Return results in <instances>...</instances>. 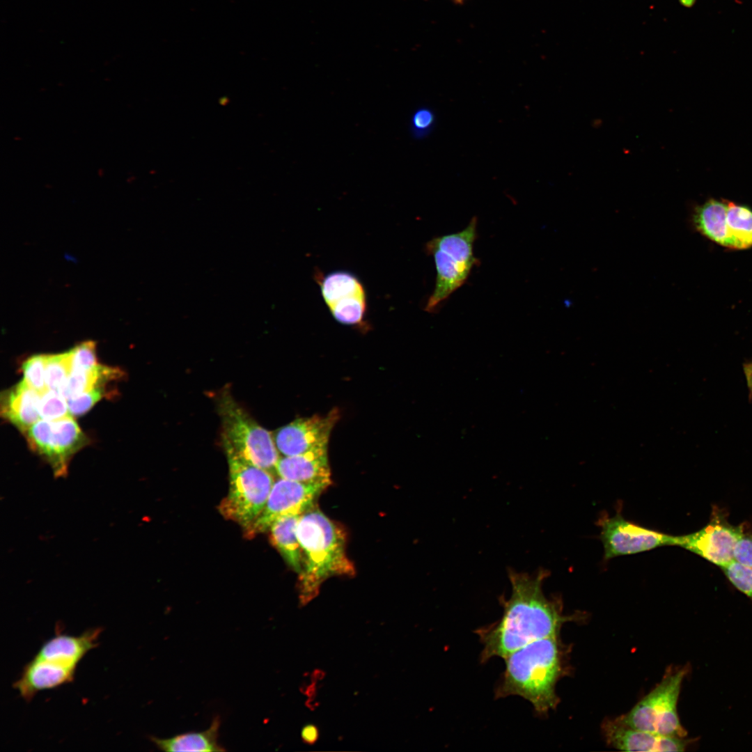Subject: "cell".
Returning a JSON list of instances; mask_svg holds the SVG:
<instances>
[{"mask_svg":"<svg viewBox=\"0 0 752 752\" xmlns=\"http://www.w3.org/2000/svg\"><path fill=\"white\" fill-rule=\"evenodd\" d=\"M547 575L542 569L535 574L509 570L511 593L508 599L500 597L501 618L475 631L483 645L481 663L496 657L504 659L533 641L558 635L570 620L563 614L561 601L545 595L542 584Z\"/></svg>","mask_w":752,"mask_h":752,"instance_id":"6da1fadb","label":"cell"},{"mask_svg":"<svg viewBox=\"0 0 752 752\" xmlns=\"http://www.w3.org/2000/svg\"><path fill=\"white\" fill-rule=\"evenodd\" d=\"M495 689L496 698L520 696L540 715L558 703L556 684L563 674V650L558 635L533 641L508 655Z\"/></svg>","mask_w":752,"mask_h":752,"instance_id":"7a4b0ae2","label":"cell"},{"mask_svg":"<svg viewBox=\"0 0 752 752\" xmlns=\"http://www.w3.org/2000/svg\"><path fill=\"white\" fill-rule=\"evenodd\" d=\"M297 536L303 555L299 597L301 606L318 594L322 583L333 576H352L355 570L345 552V534L314 506L300 515Z\"/></svg>","mask_w":752,"mask_h":752,"instance_id":"3957f363","label":"cell"},{"mask_svg":"<svg viewBox=\"0 0 752 752\" xmlns=\"http://www.w3.org/2000/svg\"><path fill=\"white\" fill-rule=\"evenodd\" d=\"M476 228L477 219L473 217L462 230L435 237L426 244L425 251L434 258L437 275L425 311L434 312L467 281L473 267L478 264L473 253Z\"/></svg>","mask_w":752,"mask_h":752,"instance_id":"277c9868","label":"cell"},{"mask_svg":"<svg viewBox=\"0 0 752 752\" xmlns=\"http://www.w3.org/2000/svg\"><path fill=\"white\" fill-rule=\"evenodd\" d=\"M229 468L228 495L219 506L226 519L244 530L259 517L265 506L274 478L270 471L244 460L230 446L224 445Z\"/></svg>","mask_w":752,"mask_h":752,"instance_id":"5b68a950","label":"cell"},{"mask_svg":"<svg viewBox=\"0 0 752 752\" xmlns=\"http://www.w3.org/2000/svg\"><path fill=\"white\" fill-rule=\"evenodd\" d=\"M224 445L249 463L267 471L275 470L279 460L274 437L260 425L227 391L218 400Z\"/></svg>","mask_w":752,"mask_h":752,"instance_id":"8992f818","label":"cell"},{"mask_svg":"<svg viewBox=\"0 0 752 752\" xmlns=\"http://www.w3.org/2000/svg\"><path fill=\"white\" fill-rule=\"evenodd\" d=\"M685 667L668 670L661 682L627 714L616 719L629 727L664 736L684 737L677 712Z\"/></svg>","mask_w":752,"mask_h":752,"instance_id":"52a82bcc","label":"cell"},{"mask_svg":"<svg viewBox=\"0 0 752 752\" xmlns=\"http://www.w3.org/2000/svg\"><path fill=\"white\" fill-rule=\"evenodd\" d=\"M24 435L29 448L50 466L56 477L67 475L72 457L89 442L71 415L56 421L40 418Z\"/></svg>","mask_w":752,"mask_h":752,"instance_id":"ba28073f","label":"cell"},{"mask_svg":"<svg viewBox=\"0 0 752 752\" xmlns=\"http://www.w3.org/2000/svg\"><path fill=\"white\" fill-rule=\"evenodd\" d=\"M600 539L606 561L665 546H677V536L655 531L625 519L620 512L602 517Z\"/></svg>","mask_w":752,"mask_h":752,"instance_id":"9c48e42d","label":"cell"},{"mask_svg":"<svg viewBox=\"0 0 752 752\" xmlns=\"http://www.w3.org/2000/svg\"><path fill=\"white\" fill-rule=\"evenodd\" d=\"M329 485L305 483L280 478L274 482L265 508L256 521L245 531L251 538L269 530L277 519L301 515L310 508Z\"/></svg>","mask_w":752,"mask_h":752,"instance_id":"30bf717a","label":"cell"},{"mask_svg":"<svg viewBox=\"0 0 752 752\" xmlns=\"http://www.w3.org/2000/svg\"><path fill=\"white\" fill-rule=\"evenodd\" d=\"M744 533L742 526H733L718 514L700 530L677 536V546L722 568L734 560L735 546Z\"/></svg>","mask_w":752,"mask_h":752,"instance_id":"8fae6325","label":"cell"},{"mask_svg":"<svg viewBox=\"0 0 752 752\" xmlns=\"http://www.w3.org/2000/svg\"><path fill=\"white\" fill-rule=\"evenodd\" d=\"M338 418V411L333 409L324 416L299 418L280 428L273 436L278 451L283 456H291L328 446L330 433Z\"/></svg>","mask_w":752,"mask_h":752,"instance_id":"7c38bea8","label":"cell"},{"mask_svg":"<svg viewBox=\"0 0 752 752\" xmlns=\"http://www.w3.org/2000/svg\"><path fill=\"white\" fill-rule=\"evenodd\" d=\"M609 744L625 751H684L688 744L684 737L664 736L629 727L616 719L602 726Z\"/></svg>","mask_w":752,"mask_h":752,"instance_id":"4fadbf2b","label":"cell"},{"mask_svg":"<svg viewBox=\"0 0 752 752\" xmlns=\"http://www.w3.org/2000/svg\"><path fill=\"white\" fill-rule=\"evenodd\" d=\"M77 667L34 657L26 664L13 687L26 701L40 691L71 682Z\"/></svg>","mask_w":752,"mask_h":752,"instance_id":"5bb4252c","label":"cell"},{"mask_svg":"<svg viewBox=\"0 0 752 752\" xmlns=\"http://www.w3.org/2000/svg\"><path fill=\"white\" fill-rule=\"evenodd\" d=\"M328 446L279 458L275 471L280 478L305 483L330 485Z\"/></svg>","mask_w":752,"mask_h":752,"instance_id":"9a60e30c","label":"cell"},{"mask_svg":"<svg viewBox=\"0 0 752 752\" xmlns=\"http://www.w3.org/2000/svg\"><path fill=\"white\" fill-rule=\"evenodd\" d=\"M40 398V394L23 379L1 392V416L24 434L40 419L38 408Z\"/></svg>","mask_w":752,"mask_h":752,"instance_id":"2e32d148","label":"cell"},{"mask_svg":"<svg viewBox=\"0 0 752 752\" xmlns=\"http://www.w3.org/2000/svg\"><path fill=\"white\" fill-rule=\"evenodd\" d=\"M102 629H88L79 636L57 634L47 641L35 657L77 667L84 655L97 645Z\"/></svg>","mask_w":752,"mask_h":752,"instance_id":"e0dca14e","label":"cell"},{"mask_svg":"<svg viewBox=\"0 0 752 752\" xmlns=\"http://www.w3.org/2000/svg\"><path fill=\"white\" fill-rule=\"evenodd\" d=\"M221 721L213 719L210 727L202 732H189L163 739L150 737L151 742L163 751H224L219 743Z\"/></svg>","mask_w":752,"mask_h":752,"instance_id":"ac0fdd59","label":"cell"},{"mask_svg":"<svg viewBox=\"0 0 752 752\" xmlns=\"http://www.w3.org/2000/svg\"><path fill=\"white\" fill-rule=\"evenodd\" d=\"M692 222L698 231L715 243L729 248L727 226V203L711 198L697 205Z\"/></svg>","mask_w":752,"mask_h":752,"instance_id":"d6986e66","label":"cell"},{"mask_svg":"<svg viewBox=\"0 0 752 752\" xmlns=\"http://www.w3.org/2000/svg\"><path fill=\"white\" fill-rule=\"evenodd\" d=\"M300 515H288L275 520L269 528L270 541L288 565L297 574L303 567V555L297 536Z\"/></svg>","mask_w":752,"mask_h":752,"instance_id":"ffe728a7","label":"cell"},{"mask_svg":"<svg viewBox=\"0 0 752 752\" xmlns=\"http://www.w3.org/2000/svg\"><path fill=\"white\" fill-rule=\"evenodd\" d=\"M123 375L120 369L99 363L88 369L72 370L60 393L68 400L96 387L107 386L110 382L122 378Z\"/></svg>","mask_w":752,"mask_h":752,"instance_id":"44dd1931","label":"cell"},{"mask_svg":"<svg viewBox=\"0 0 752 752\" xmlns=\"http://www.w3.org/2000/svg\"><path fill=\"white\" fill-rule=\"evenodd\" d=\"M726 203L729 248L745 249L752 246V210L730 201Z\"/></svg>","mask_w":752,"mask_h":752,"instance_id":"7402d4cb","label":"cell"},{"mask_svg":"<svg viewBox=\"0 0 752 752\" xmlns=\"http://www.w3.org/2000/svg\"><path fill=\"white\" fill-rule=\"evenodd\" d=\"M319 284L323 299L327 306L343 295L366 292L356 275L343 270L327 274L320 280Z\"/></svg>","mask_w":752,"mask_h":752,"instance_id":"603a6c76","label":"cell"},{"mask_svg":"<svg viewBox=\"0 0 752 752\" xmlns=\"http://www.w3.org/2000/svg\"><path fill=\"white\" fill-rule=\"evenodd\" d=\"M328 307L334 319L338 322L352 326L362 324L367 312L366 293L346 295Z\"/></svg>","mask_w":752,"mask_h":752,"instance_id":"cb8c5ba5","label":"cell"},{"mask_svg":"<svg viewBox=\"0 0 752 752\" xmlns=\"http://www.w3.org/2000/svg\"><path fill=\"white\" fill-rule=\"evenodd\" d=\"M72 370L70 350L45 354V379L47 390L60 393Z\"/></svg>","mask_w":752,"mask_h":752,"instance_id":"d4e9b609","label":"cell"},{"mask_svg":"<svg viewBox=\"0 0 752 752\" xmlns=\"http://www.w3.org/2000/svg\"><path fill=\"white\" fill-rule=\"evenodd\" d=\"M38 408L42 419L56 421L70 416L67 400L56 391L47 390L41 394Z\"/></svg>","mask_w":752,"mask_h":752,"instance_id":"484cf974","label":"cell"},{"mask_svg":"<svg viewBox=\"0 0 752 752\" xmlns=\"http://www.w3.org/2000/svg\"><path fill=\"white\" fill-rule=\"evenodd\" d=\"M45 354H37L28 358L22 364L23 379L39 394L47 389L45 379Z\"/></svg>","mask_w":752,"mask_h":752,"instance_id":"4316f807","label":"cell"},{"mask_svg":"<svg viewBox=\"0 0 752 752\" xmlns=\"http://www.w3.org/2000/svg\"><path fill=\"white\" fill-rule=\"evenodd\" d=\"M436 115L428 106L418 107L412 114L409 122L410 134L414 139L427 137L435 127Z\"/></svg>","mask_w":752,"mask_h":752,"instance_id":"83f0119b","label":"cell"},{"mask_svg":"<svg viewBox=\"0 0 752 752\" xmlns=\"http://www.w3.org/2000/svg\"><path fill=\"white\" fill-rule=\"evenodd\" d=\"M721 569L733 586L752 600V568L733 560Z\"/></svg>","mask_w":752,"mask_h":752,"instance_id":"f1b7e54d","label":"cell"},{"mask_svg":"<svg viewBox=\"0 0 752 752\" xmlns=\"http://www.w3.org/2000/svg\"><path fill=\"white\" fill-rule=\"evenodd\" d=\"M111 395L106 386H98L90 391L67 400L71 416H80L87 412L104 397Z\"/></svg>","mask_w":752,"mask_h":752,"instance_id":"f546056e","label":"cell"},{"mask_svg":"<svg viewBox=\"0 0 752 752\" xmlns=\"http://www.w3.org/2000/svg\"><path fill=\"white\" fill-rule=\"evenodd\" d=\"M95 347L94 341L87 340L71 349L72 370L88 369L98 364Z\"/></svg>","mask_w":752,"mask_h":752,"instance_id":"4dcf8cb0","label":"cell"},{"mask_svg":"<svg viewBox=\"0 0 752 752\" xmlns=\"http://www.w3.org/2000/svg\"><path fill=\"white\" fill-rule=\"evenodd\" d=\"M734 560L752 568V535L744 533L737 542L733 551Z\"/></svg>","mask_w":752,"mask_h":752,"instance_id":"1f68e13d","label":"cell"},{"mask_svg":"<svg viewBox=\"0 0 752 752\" xmlns=\"http://www.w3.org/2000/svg\"><path fill=\"white\" fill-rule=\"evenodd\" d=\"M319 731L314 724L304 726L301 731V738L307 744H313L318 739Z\"/></svg>","mask_w":752,"mask_h":752,"instance_id":"d6a6232c","label":"cell"},{"mask_svg":"<svg viewBox=\"0 0 752 752\" xmlns=\"http://www.w3.org/2000/svg\"><path fill=\"white\" fill-rule=\"evenodd\" d=\"M744 372L750 391L752 393V361L744 365Z\"/></svg>","mask_w":752,"mask_h":752,"instance_id":"836d02e7","label":"cell"},{"mask_svg":"<svg viewBox=\"0 0 752 752\" xmlns=\"http://www.w3.org/2000/svg\"><path fill=\"white\" fill-rule=\"evenodd\" d=\"M456 4L462 5L465 0H453Z\"/></svg>","mask_w":752,"mask_h":752,"instance_id":"e575fe53","label":"cell"}]
</instances>
